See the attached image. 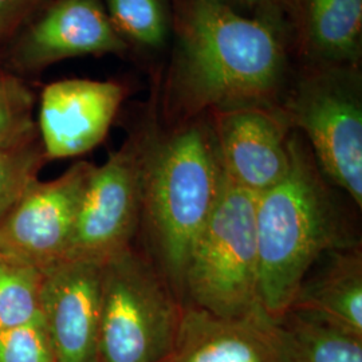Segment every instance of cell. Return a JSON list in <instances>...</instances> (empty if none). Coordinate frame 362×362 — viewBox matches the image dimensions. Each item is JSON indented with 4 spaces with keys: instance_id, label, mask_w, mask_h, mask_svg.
Segmentation results:
<instances>
[{
    "instance_id": "obj_7",
    "label": "cell",
    "mask_w": 362,
    "mask_h": 362,
    "mask_svg": "<svg viewBox=\"0 0 362 362\" xmlns=\"http://www.w3.org/2000/svg\"><path fill=\"white\" fill-rule=\"evenodd\" d=\"M143 134L91 170L65 260L103 266L133 247L141 223Z\"/></svg>"
},
{
    "instance_id": "obj_6",
    "label": "cell",
    "mask_w": 362,
    "mask_h": 362,
    "mask_svg": "<svg viewBox=\"0 0 362 362\" xmlns=\"http://www.w3.org/2000/svg\"><path fill=\"white\" fill-rule=\"evenodd\" d=\"M281 107L325 177L361 208V86L349 66H325L303 78Z\"/></svg>"
},
{
    "instance_id": "obj_23",
    "label": "cell",
    "mask_w": 362,
    "mask_h": 362,
    "mask_svg": "<svg viewBox=\"0 0 362 362\" xmlns=\"http://www.w3.org/2000/svg\"><path fill=\"white\" fill-rule=\"evenodd\" d=\"M247 3H276V1H291V0H245Z\"/></svg>"
},
{
    "instance_id": "obj_20",
    "label": "cell",
    "mask_w": 362,
    "mask_h": 362,
    "mask_svg": "<svg viewBox=\"0 0 362 362\" xmlns=\"http://www.w3.org/2000/svg\"><path fill=\"white\" fill-rule=\"evenodd\" d=\"M46 163L39 140L16 148L0 146V223L27 188L38 180Z\"/></svg>"
},
{
    "instance_id": "obj_14",
    "label": "cell",
    "mask_w": 362,
    "mask_h": 362,
    "mask_svg": "<svg viewBox=\"0 0 362 362\" xmlns=\"http://www.w3.org/2000/svg\"><path fill=\"white\" fill-rule=\"evenodd\" d=\"M288 311L309 314L362 337L361 246L320 259L302 281Z\"/></svg>"
},
{
    "instance_id": "obj_22",
    "label": "cell",
    "mask_w": 362,
    "mask_h": 362,
    "mask_svg": "<svg viewBox=\"0 0 362 362\" xmlns=\"http://www.w3.org/2000/svg\"><path fill=\"white\" fill-rule=\"evenodd\" d=\"M47 0H0V40L13 38L33 21Z\"/></svg>"
},
{
    "instance_id": "obj_3",
    "label": "cell",
    "mask_w": 362,
    "mask_h": 362,
    "mask_svg": "<svg viewBox=\"0 0 362 362\" xmlns=\"http://www.w3.org/2000/svg\"><path fill=\"white\" fill-rule=\"evenodd\" d=\"M141 134L144 252L182 302L188 258L219 202L226 175L208 116Z\"/></svg>"
},
{
    "instance_id": "obj_12",
    "label": "cell",
    "mask_w": 362,
    "mask_h": 362,
    "mask_svg": "<svg viewBox=\"0 0 362 362\" xmlns=\"http://www.w3.org/2000/svg\"><path fill=\"white\" fill-rule=\"evenodd\" d=\"M101 266L64 260L43 272L40 310L55 362H98Z\"/></svg>"
},
{
    "instance_id": "obj_5",
    "label": "cell",
    "mask_w": 362,
    "mask_h": 362,
    "mask_svg": "<svg viewBox=\"0 0 362 362\" xmlns=\"http://www.w3.org/2000/svg\"><path fill=\"white\" fill-rule=\"evenodd\" d=\"M184 305L148 255L130 247L101 266L98 362H167Z\"/></svg>"
},
{
    "instance_id": "obj_21",
    "label": "cell",
    "mask_w": 362,
    "mask_h": 362,
    "mask_svg": "<svg viewBox=\"0 0 362 362\" xmlns=\"http://www.w3.org/2000/svg\"><path fill=\"white\" fill-rule=\"evenodd\" d=\"M0 362H55L42 314L26 324L0 330Z\"/></svg>"
},
{
    "instance_id": "obj_9",
    "label": "cell",
    "mask_w": 362,
    "mask_h": 362,
    "mask_svg": "<svg viewBox=\"0 0 362 362\" xmlns=\"http://www.w3.org/2000/svg\"><path fill=\"white\" fill-rule=\"evenodd\" d=\"M10 70L38 73L64 59L122 54L119 35L101 0H55L15 37Z\"/></svg>"
},
{
    "instance_id": "obj_16",
    "label": "cell",
    "mask_w": 362,
    "mask_h": 362,
    "mask_svg": "<svg viewBox=\"0 0 362 362\" xmlns=\"http://www.w3.org/2000/svg\"><path fill=\"white\" fill-rule=\"evenodd\" d=\"M272 324L285 362H362V337L320 318L287 311Z\"/></svg>"
},
{
    "instance_id": "obj_18",
    "label": "cell",
    "mask_w": 362,
    "mask_h": 362,
    "mask_svg": "<svg viewBox=\"0 0 362 362\" xmlns=\"http://www.w3.org/2000/svg\"><path fill=\"white\" fill-rule=\"evenodd\" d=\"M35 94L11 70L0 66V146L16 148L38 141Z\"/></svg>"
},
{
    "instance_id": "obj_10",
    "label": "cell",
    "mask_w": 362,
    "mask_h": 362,
    "mask_svg": "<svg viewBox=\"0 0 362 362\" xmlns=\"http://www.w3.org/2000/svg\"><path fill=\"white\" fill-rule=\"evenodd\" d=\"M227 180L260 194L291 164L290 121L281 106H247L208 115Z\"/></svg>"
},
{
    "instance_id": "obj_1",
    "label": "cell",
    "mask_w": 362,
    "mask_h": 362,
    "mask_svg": "<svg viewBox=\"0 0 362 362\" xmlns=\"http://www.w3.org/2000/svg\"><path fill=\"white\" fill-rule=\"evenodd\" d=\"M179 30L165 105L172 127L228 109L281 106L285 46L270 22L224 0H188Z\"/></svg>"
},
{
    "instance_id": "obj_8",
    "label": "cell",
    "mask_w": 362,
    "mask_h": 362,
    "mask_svg": "<svg viewBox=\"0 0 362 362\" xmlns=\"http://www.w3.org/2000/svg\"><path fill=\"white\" fill-rule=\"evenodd\" d=\"M94 165L78 161L52 180H35L0 223V257L46 272L65 260Z\"/></svg>"
},
{
    "instance_id": "obj_13",
    "label": "cell",
    "mask_w": 362,
    "mask_h": 362,
    "mask_svg": "<svg viewBox=\"0 0 362 362\" xmlns=\"http://www.w3.org/2000/svg\"><path fill=\"white\" fill-rule=\"evenodd\" d=\"M167 362H285L272 318L226 320L184 308L179 336Z\"/></svg>"
},
{
    "instance_id": "obj_17",
    "label": "cell",
    "mask_w": 362,
    "mask_h": 362,
    "mask_svg": "<svg viewBox=\"0 0 362 362\" xmlns=\"http://www.w3.org/2000/svg\"><path fill=\"white\" fill-rule=\"evenodd\" d=\"M43 272L0 257V330L26 324L42 314Z\"/></svg>"
},
{
    "instance_id": "obj_19",
    "label": "cell",
    "mask_w": 362,
    "mask_h": 362,
    "mask_svg": "<svg viewBox=\"0 0 362 362\" xmlns=\"http://www.w3.org/2000/svg\"><path fill=\"white\" fill-rule=\"evenodd\" d=\"M106 13L122 38L158 47L167 35L160 0H106Z\"/></svg>"
},
{
    "instance_id": "obj_11",
    "label": "cell",
    "mask_w": 362,
    "mask_h": 362,
    "mask_svg": "<svg viewBox=\"0 0 362 362\" xmlns=\"http://www.w3.org/2000/svg\"><path fill=\"white\" fill-rule=\"evenodd\" d=\"M125 98L113 81L62 79L39 98V143L47 161L89 153L103 144Z\"/></svg>"
},
{
    "instance_id": "obj_15",
    "label": "cell",
    "mask_w": 362,
    "mask_h": 362,
    "mask_svg": "<svg viewBox=\"0 0 362 362\" xmlns=\"http://www.w3.org/2000/svg\"><path fill=\"white\" fill-rule=\"evenodd\" d=\"M300 42L322 66L354 65L361 52L362 0H291Z\"/></svg>"
},
{
    "instance_id": "obj_2",
    "label": "cell",
    "mask_w": 362,
    "mask_h": 362,
    "mask_svg": "<svg viewBox=\"0 0 362 362\" xmlns=\"http://www.w3.org/2000/svg\"><path fill=\"white\" fill-rule=\"evenodd\" d=\"M291 164L285 177L257 196L259 303L278 320L298 288L326 254L361 246L342 196L318 168L299 133L290 137Z\"/></svg>"
},
{
    "instance_id": "obj_4",
    "label": "cell",
    "mask_w": 362,
    "mask_h": 362,
    "mask_svg": "<svg viewBox=\"0 0 362 362\" xmlns=\"http://www.w3.org/2000/svg\"><path fill=\"white\" fill-rule=\"evenodd\" d=\"M257 196L227 180L197 236L182 278V303L226 320L264 313L259 303Z\"/></svg>"
}]
</instances>
